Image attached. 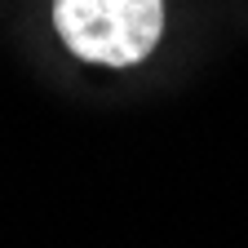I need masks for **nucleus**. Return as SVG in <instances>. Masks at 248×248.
<instances>
[{"label": "nucleus", "instance_id": "f257e3e1", "mask_svg": "<svg viewBox=\"0 0 248 248\" xmlns=\"http://www.w3.org/2000/svg\"><path fill=\"white\" fill-rule=\"evenodd\" d=\"M53 27L76 58L133 67L164 31V0H53Z\"/></svg>", "mask_w": 248, "mask_h": 248}]
</instances>
